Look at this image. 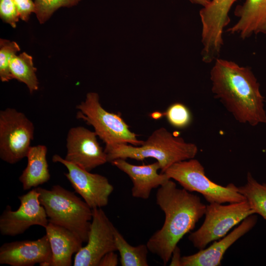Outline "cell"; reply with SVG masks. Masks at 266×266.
Returning a JSON list of instances; mask_svg holds the SVG:
<instances>
[{
  "instance_id": "6",
  "label": "cell",
  "mask_w": 266,
  "mask_h": 266,
  "mask_svg": "<svg viewBox=\"0 0 266 266\" xmlns=\"http://www.w3.org/2000/svg\"><path fill=\"white\" fill-rule=\"evenodd\" d=\"M76 108V118L92 126L105 145L127 143L140 146L142 144L143 140L137 138L120 114L109 112L103 108L98 93H87L85 100Z\"/></svg>"
},
{
  "instance_id": "27",
  "label": "cell",
  "mask_w": 266,
  "mask_h": 266,
  "mask_svg": "<svg viewBox=\"0 0 266 266\" xmlns=\"http://www.w3.org/2000/svg\"><path fill=\"white\" fill-rule=\"evenodd\" d=\"M18 9L20 18L28 21L31 13L35 11L34 2L32 0H13Z\"/></svg>"
},
{
  "instance_id": "26",
  "label": "cell",
  "mask_w": 266,
  "mask_h": 266,
  "mask_svg": "<svg viewBox=\"0 0 266 266\" xmlns=\"http://www.w3.org/2000/svg\"><path fill=\"white\" fill-rule=\"evenodd\" d=\"M0 17L13 28L16 27L20 15L13 0H0Z\"/></svg>"
},
{
  "instance_id": "29",
  "label": "cell",
  "mask_w": 266,
  "mask_h": 266,
  "mask_svg": "<svg viewBox=\"0 0 266 266\" xmlns=\"http://www.w3.org/2000/svg\"><path fill=\"white\" fill-rule=\"evenodd\" d=\"M181 258L180 249L177 246L172 252L169 266H181Z\"/></svg>"
},
{
  "instance_id": "9",
  "label": "cell",
  "mask_w": 266,
  "mask_h": 266,
  "mask_svg": "<svg viewBox=\"0 0 266 266\" xmlns=\"http://www.w3.org/2000/svg\"><path fill=\"white\" fill-rule=\"evenodd\" d=\"M236 0H212L200 11L202 30V58L213 61L219 57L224 44V30L230 22L229 12Z\"/></svg>"
},
{
  "instance_id": "31",
  "label": "cell",
  "mask_w": 266,
  "mask_h": 266,
  "mask_svg": "<svg viewBox=\"0 0 266 266\" xmlns=\"http://www.w3.org/2000/svg\"><path fill=\"white\" fill-rule=\"evenodd\" d=\"M152 117L154 118L157 119L161 117L164 116V114L160 112H155L153 113L152 114Z\"/></svg>"
},
{
  "instance_id": "7",
  "label": "cell",
  "mask_w": 266,
  "mask_h": 266,
  "mask_svg": "<svg viewBox=\"0 0 266 266\" xmlns=\"http://www.w3.org/2000/svg\"><path fill=\"white\" fill-rule=\"evenodd\" d=\"M254 214L246 200L227 205L209 203L206 205L203 223L190 234L188 239L195 247L203 249L210 242L226 235L233 227Z\"/></svg>"
},
{
  "instance_id": "18",
  "label": "cell",
  "mask_w": 266,
  "mask_h": 266,
  "mask_svg": "<svg viewBox=\"0 0 266 266\" xmlns=\"http://www.w3.org/2000/svg\"><path fill=\"white\" fill-rule=\"evenodd\" d=\"M45 229L52 254L49 266H72V255L83 247L82 241L69 230L50 222Z\"/></svg>"
},
{
  "instance_id": "21",
  "label": "cell",
  "mask_w": 266,
  "mask_h": 266,
  "mask_svg": "<svg viewBox=\"0 0 266 266\" xmlns=\"http://www.w3.org/2000/svg\"><path fill=\"white\" fill-rule=\"evenodd\" d=\"M10 69L13 78L25 83L32 93L38 89V81L35 74L33 58L26 52L15 55L10 63Z\"/></svg>"
},
{
  "instance_id": "20",
  "label": "cell",
  "mask_w": 266,
  "mask_h": 266,
  "mask_svg": "<svg viewBox=\"0 0 266 266\" xmlns=\"http://www.w3.org/2000/svg\"><path fill=\"white\" fill-rule=\"evenodd\" d=\"M113 233L117 248L120 254L122 266H148L149 251L146 244L133 246L130 244L119 231L114 227Z\"/></svg>"
},
{
  "instance_id": "2",
  "label": "cell",
  "mask_w": 266,
  "mask_h": 266,
  "mask_svg": "<svg viewBox=\"0 0 266 266\" xmlns=\"http://www.w3.org/2000/svg\"><path fill=\"white\" fill-rule=\"evenodd\" d=\"M156 202L164 212L165 219L146 245L149 251L157 255L166 265L179 241L204 215L206 205L199 196L178 188L171 179L159 187Z\"/></svg>"
},
{
  "instance_id": "3",
  "label": "cell",
  "mask_w": 266,
  "mask_h": 266,
  "mask_svg": "<svg viewBox=\"0 0 266 266\" xmlns=\"http://www.w3.org/2000/svg\"><path fill=\"white\" fill-rule=\"evenodd\" d=\"M104 150L110 163L117 159H155L163 173L176 163L194 158L198 149L195 144L187 142L182 137L161 127L153 131L140 146L127 143L105 145Z\"/></svg>"
},
{
  "instance_id": "11",
  "label": "cell",
  "mask_w": 266,
  "mask_h": 266,
  "mask_svg": "<svg viewBox=\"0 0 266 266\" xmlns=\"http://www.w3.org/2000/svg\"><path fill=\"white\" fill-rule=\"evenodd\" d=\"M36 188L18 197L19 207L15 211L7 205L0 216V232L1 235L14 236L23 233L32 226L44 228L49 221L44 207L39 200Z\"/></svg>"
},
{
  "instance_id": "32",
  "label": "cell",
  "mask_w": 266,
  "mask_h": 266,
  "mask_svg": "<svg viewBox=\"0 0 266 266\" xmlns=\"http://www.w3.org/2000/svg\"><path fill=\"white\" fill-rule=\"evenodd\" d=\"M208 0L210 2L212 0Z\"/></svg>"
},
{
  "instance_id": "24",
  "label": "cell",
  "mask_w": 266,
  "mask_h": 266,
  "mask_svg": "<svg viewBox=\"0 0 266 266\" xmlns=\"http://www.w3.org/2000/svg\"><path fill=\"white\" fill-rule=\"evenodd\" d=\"M163 114L172 126L178 129L188 127L192 121V116L189 109L180 102L171 104Z\"/></svg>"
},
{
  "instance_id": "25",
  "label": "cell",
  "mask_w": 266,
  "mask_h": 266,
  "mask_svg": "<svg viewBox=\"0 0 266 266\" xmlns=\"http://www.w3.org/2000/svg\"><path fill=\"white\" fill-rule=\"evenodd\" d=\"M81 0H35V11L40 23L46 22L53 13L61 7H71Z\"/></svg>"
},
{
  "instance_id": "4",
  "label": "cell",
  "mask_w": 266,
  "mask_h": 266,
  "mask_svg": "<svg viewBox=\"0 0 266 266\" xmlns=\"http://www.w3.org/2000/svg\"><path fill=\"white\" fill-rule=\"evenodd\" d=\"M49 222L63 227L87 242L92 219V209L84 200L59 185L49 190L36 188Z\"/></svg>"
},
{
  "instance_id": "10",
  "label": "cell",
  "mask_w": 266,
  "mask_h": 266,
  "mask_svg": "<svg viewBox=\"0 0 266 266\" xmlns=\"http://www.w3.org/2000/svg\"><path fill=\"white\" fill-rule=\"evenodd\" d=\"M92 212L87 243L75 254L74 266H98L105 254L117 251L114 226L101 208H94Z\"/></svg>"
},
{
  "instance_id": "28",
  "label": "cell",
  "mask_w": 266,
  "mask_h": 266,
  "mask_svg": "<svg viewBox=\"0 0 266 266\" xmlns=\"http://www.w3.org/2000/svg\"><path fill=\"white\" fill-rule=\"evenodd\" d=\"M111 251L105 254L100 260L98 266H116L118 264V255Z\"/></svg>"
},
{
  "instance_id": "5",
  "label": "cell",
  "mask_w": 266,
  "mask_h": 266,
  "mask_svg": "<svg viewBox=\"0 0 266 266\" xmlns=\"http://www.w3.org/2000/svg\"><path fill=\"white\" fill-rule=\"evenodd\" d=\"M163 173L187 191L201 194L209 203H234L246 200L234 184L223 186L210 180L205 175L203 166L194 158L176 163Z\"/></svg>"
},
{
  "instance_id": "1",
  "label": "cell",
  "mask_w": 266,
  "mask_h": 266,
  "mask_svg": "<svg viewBox=\"0 0 266 266\" xmlns=\"http://www.w3.org/2000/svg\"><path fill=\"white\" fill-rule=\"evenodd\" d=\"M210 75L214 97L236 121L252 126L266 124L264 98L249 67L218 58Z\"/></svg>"
},
{
  "instance_id": "12",
  "label": "cell",
  "mask_w": 266,
  "mask_h": 266,
  "mask_svg": "<svg viewBox=\"0 0 266 266\" xmlns=\"http://www.w3.org/2000/svg\"><path fill=\"white\" fill-rule=\"evenodd\" d=\"M52 161L61 163L66 167L68 172L65 175L75 191L92 209L107 205L114 187L106 177L91 173L57 154L52 157Z\"/></svg>"
},
{
  "instance_id": "15",
  "label": "cell",
  "mask_w": 266,
  "mask_h": 266,
  "mask_svg": "<svg viewBox=\"0 0 266 266\" xmlns=\"http://www.w3.org/2000/svg\"><path fill=\"white\" fill-rule=\"evenodd\" d=\"M257 217L254 214L245 219L232 232L215 240L207 248L182 257L181 266H219L226 251L235 241L249 232L256 225Z\"/></svg>"
},
{
  "instance_id": "17",
  "label": "cell",
  "mask_w": 266,
  "mask_h": 266,
  "mask_svg": "<svg viewBox=\"0 0 266 266\" xmlns=\"http://www.w3.org/2000/svg\"><path fill=\"white\" fill-rule=\"evenodd\" d=\"M237 22L227 31L245 39L253 35L266 34V0H245L235 8Z\"/></svg>"
},
{
  "instance_id": "16",
  "label": "cell",
  "mask_w": 266,
  "mask_h": 266,
  "mask_svg": "<svg viewBox=\"0 0 266 266\" xmlns=\"http://www.w3.org/2000/svg\"><path fill=\"white\" fill-rule=\"evenodd\" d=\"M111 163L130 177L133 184L132 195L134 198L148 199L153 189L161 186L170 179L165 173L158 172L161 167L157 161L137 166L127 162L126 159H117Z\"/></svg>"
},
{
  "instance_id": "13",
  "label": "cell",
  "mask_w": 266,
  "mask_h": 266,
  "mask_svg": "<svg viewBox=\"0 0 266 266\" xmlns=\"http://www.w3.org/2000/svg\"><path fill=\"white\" fill-rule=\"evenodd\" d=\"M95 131L78 126L70 128L66 137V161L90 171L107 161Z\"/></svg>"
},
{
  "instance_id": "8",
  "label": "cell",
  "mask_w": 266,
  "mask_h": 266,
  "mask_svg": "<svg viewBox=\"0 0 266 266\" xmlns=\"http://www.w3.org/2000/svg\"><path fill=\"white\" fill-rule=\"evenodd\" d=\"M34 131L33 123L23 113L12 108L0 110V159L14 164L26 157Z\"/></svg>"
},
{
  "instance_id": "19",
  "label": "cell",
  "mask_w": 266,
  "mask_h": 266,
  "mask_svg": "<svg viewBox=\"0 0 266 266\" xmlns=\"http://www.w3.org/2000/svg\"><path fill=\"white\" fill-rule=\"evenodd\" d=\"M47 152V148L44 145L30 148L26 157L27 166L19 178L24 190L37 187L50 180Z\"/></svg>"
},
{
  "instance_id": "14",
  "label": "cell",
  "mask_w": 266,
  "mask_h": 266,
  "mask_svg": "<svg viewBox=\"0 0 266 266\" xmlns=\"http://www.w3.org/2000/svg\"><path fill=\"white\" fill-rule=\"evenodd\" d=\"M52 257L46 234L36 240L7 242L0 247V264L11 266H49Z\"/></svg>"
},
{
  "instance_id": "22",
  "label": "cell",
  "mask_w": 266,
  "mask_h": 266,
  "mask_svg": "<svg viewBox=\"0 0 266 266\" xmlns=\"http://www.w3.org/2000/svg\"><path fill=\"white\" fill-rule=\"evenodd\" d=\"M238 191L245 198L255 214L266 220V183H259L248 172L246 184L238 187Z\"/></svg>"
},
{
  "instance_id": "23",
  "label": "cell",
  "mask_w": 266,
  "mask_h": 266,
  "mask_svg": "<svg viewBox=\"0 0 266 266\" xmlns=\"http://www.w3.org/2000/svg\"><path fill=\"white\" fill-rule=\"evenodd\" d=\"M20 50L16 42L0 39V79L2 82H8L13 79L10 69V63L12 58Z\"/></svg>"
},
{
  "instance_id": "30",
  "label": "cell",
  "mask_w": 266,
  "mask_h": 266,
  "mask_svg": "<svg viewBox=\"0 0 266 266\" xmlns=\"http://www.w3.org/2000/svg\"><path fill=\"white\" fill-rule=\"evenodd\" d=\"M191 2L200 5L203 7L206 6L209 2L208 0H189Z\"/></svg>"
}]
</instances>
